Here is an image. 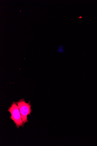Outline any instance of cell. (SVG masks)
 <instances>
[{
  "label": "cell",
  "instance_id": "obj_1",
  "mask_svg": "<svg viewBox=\"0 0 97 146\" xmlns=\"http://www.w3.org/2000/svg\"><path fill=\"white\" fill-rule=\"evenodd\" d=\"M19 108L23 124L28 122L27 118L28 115H30L32 112L31 108L32 105L30 102L27 103L24 99H20L19 101L16 102Z\"/></svg>",
  "mask_w": 97,
  "mask_h": 146
},
{
  "label": "cell",
  "instance_id": "obj_2",
  "mask_svg": "<svg viewBox=\"0 0 97 146\" xmlns=\"http://www.w3.org/2000/svg\"><path fill=\"white\" fill-rule=\"evenodd\" d=\"M8 111L11 114L10 119L16 125V126L19 128L20 126L24 127L23 122L22 120L21 115L18 106L16 103L13 102L11 107L9 108Z\"/></svg>",
  "mask_w": 97,
  "mask_h": 146
},
{
  "label": "cell",
  "instance_id": "obj_3",
  "mask_svg": "<svg viewBox=\"0 0 97 146\" xmlns=\"http://www.w3.org/2000/svg\"><path fill=\"white\" fill-rule=\"evenodd\" d=\"M57 51L60 53H64L65 51L62 45H60Z\"/></svg>",
  "mask_w": 97,
  "mask_h": 146
},
{
  "label": "cell",
  "instance_id": "obj_4",
  "mask_svg": "<svg viewBox=\"0 0 97 146\" xmlns=\"http://www.w3.org/2000/svg\"><path fill=\"white\" fill-rule=\"evenodd\" d=\"M79 18H81V17H79Z\"/></svg>",
  "mask_w": 97,
  "mask_h": 146
}]
</instances>
